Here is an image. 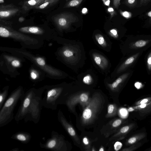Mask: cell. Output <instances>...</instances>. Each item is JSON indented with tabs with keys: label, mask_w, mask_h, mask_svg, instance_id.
Returning a JSON list of instances; mask_svg holds the SVG:
<instances>
[{
	"label": "cell",
	"mask_w": 151,
	"mask_h": 151,
	"mask_svg": "<svg viewBox=\"0 0 151 151\" xmlns=\"http://www.w3.org/2000/svg\"><path fill=\"white\" fill-rule=\"evenodd\" d=\"M52 20L58 29L62 30L68 28L71 24L77 21L78 18L72 14L65 12L55 15Z\"/></svg>",
	"instance_id": "9c48e42d"
},
{
	"label": "cell",
	"mask_w": 151,
	"mask_h": 151,
	"mask_svg": "<svg viewBox=\"0 0 151 151\" xmlns=\"http://www.w3.org/2000/svg\"><path fill=\"white\" fill-rule=\"evenodd\" d=\"M134 124H131L122 127L116 134L110 139L111 140L116 139H120L128 133L134 127Z\"/></svg>",
	"instance_id": "2e32d148"
},
{
	"label": "cell",
	"mask_w": 151,
	"mask_h": 151,
	"mask_svg": "<svg viewBox=\"0 0 151 151\" xmlns=\"http://www.w3.org/2000/svg\"><path fill=\"white\" fill-rule=\"evenodd\" d=\"M122 120L121 119H117L115 120L112 123V126L113 127L116 128L118 127L122 124Z\"/></svg>",
	"instance_id": "1f68e13d"
},
{
	"label": "cell",
	"mask_w": 151,
	"mask_h": 151,
	"mask_svg": "<svg viewBox=\"0 0 151 151\" xmlns=\"http://www.w3.org/2000/svg\"><path fill=\"white\" fill-rule=\"evenodd\" d=\"M54 0H58V1H59V0H45L44 2H47V1H54Z\"/></svg>",
	"instance_id": "816d5d0a"
},
{
	"label": "cell",
	"mask_w": 151,
	"mask_h": 151,
	"mask_svg": "<svg viewBox=\"0 0 151 151\" xmlns=\"http://www.w3.org/2000/svg\"><path fill=\"white\" fill-rule=\"evenodd\" d=\"M151 101V97L145 98L137 101L135 104V105H138L142 104L147 103Z\"/></svg>",
	"instance_id": "4dcf8cb0"
},
{
	"label": "cell",
	"mask_w": 151,
	"mask_h": 151,
	"mask_svg": "<svg viewBox=\"0 0 151 151\" xmlns=\"http://www.w3.org/2000/svg\"><path fill=\"white\" fill-rule=\"evenodd\" d=\"M104 4L107 6H109L110 4V0H102Z\"/></svg>",
	"instance_id": "60d3db41"
},
{
	"label": "cell",
	"mask_w": 151,
	"mask_h": 151,
	"mask_svg": "<svg viewBox=\"0 0 151 151\" xmlns=\"http://www.w3.org/2000/svg\"><path fill=\"white\" fill-rule=\"evenodd\" d=\"M11 138L18 140L23 144H27L31 140L32 136L31 134L27 132L20 131L13 134Z\"/></svg>",
	"instance_id": "7c38bea8"
},
{
	"label": "cell",
	"mask_w": 151,
	"mask_h": 151,
	"mask_svg": "<svg viewBox=\"0 0 151 151\" xmlns=\"http://www.w3.org/2000/svg\"><path fill=\"white\" fill-rule=\"evenodd\" d=\"M10 51L14 52L15 53L19 54L29 59L47 74L52 76L59 77L62 75V73L60 71L48 65L44 59L42 58L35 56L24 50L15 49Z\"/></svg>",
	"instance_id": "52a82bcc"
},
{
	"label": "cell",
	"mask_w": 151,
	"mask_h": 151,
	"mask_svg": "<svg viewBox=\"0 0 151 151\" xmlns=\"http://www.w3.org/2000/svg\"><path fill=\"white\" fill-rule=\"evenodd\" d=\"M30 76L32 79L35 81L38 79L39 75L37 71L34 70H32L30 72Z\"/></svg>",
	"instance_id": "f546056e"
},
{
	"label": "cell",
	"mask_w": 151,
	"mask_h": 151,
	"mask_svg": "<svg viewBox=\"0 0 151 151\" xmlns=\"http://www.w3.org/2000/svg\"><path fill=\"white\" fill-rule=\"evenodd\" d=\"M45 96L42 98L43 106L46 108L55 110L58 105L63 103L64 88L59 85L44 86Z\"/></svg>",
	"instance_id": "277c9868"
},
{
	"label": "cell",
	"mask_w": 151,
	"mask_h": 151,
	"mask_svg": "<svg viewBox=\"0 0 151 151\" xmlns=\"http://www.w3.org/2000/svg\"><path fill=\"white\" fill-rule=\"evenodd\" d=\"M25 19L24 17H20L18 19V21L20 22H23Z\"/></svg>",
	"instance_id": "f6af8a7d"
},
{
	"label": "cell",
	"mask_w": 151,
	"mask_h": 151,
	"mask_svg": "<svg viewBox=\"0 0 151 151\" xmlns=\"http://www.w3.org/2000/svg\"><path fill=\"white\" fill-rule=\"evenodd\" d=\"M4 58L9 63L11 66L14 68H19L21 65L20 60L17 58H15L7 55L4 56Z\"/></svg>",
	"instance_id": "7402d4cb"
},
{
	"label": "cell",
	"mask_w": 151,
	"mask_h": 151,
	"mask_svg": "<svg viewBox=\"0 0 151 151\" xmlns=\"http://www.w3.org/2000/svg\"><path fill=\"white\" fill-rule=\"evenodd\" d=\"M61 54L66 59H71L74 56V51L72 49L67 47H63L62 50Z\"/></svg>",
	"instance_id": "44dd1931"
},
{
	"label": "cell",
	"mask_w": 151,
	"mask_h": 151,
	"mask_svg": "<svg viewBox=\"0 0 151 151\" xmlns=\"http://www.w3.org/2000/svg\"><path fill=\"white\" fill-rule=\"evenodd\" d=\"M90 99L88 92H81L68 97L65 100V104L70 111L74 112L75 107L77 104H79L84 109L88 104Z\"/></svg>",
	"instance_id": "ba28073f"
},
{
	"label": "cell",
	"mask_w": 151,
	"mask_h": 151,
	"mask_svg": "<svg viewBox=\"0 0 151 151\" xmlns=\"http://www.w3.org/2000/svg\"><path fill=\"white\" fill-rule=\"evenodd\" d=\"M25 93L23 88L19 86L11 93L0 109V127L6 126L14 118V109L18 101L21 100Z\"/></svg>",
	"instance_id": "7a4b0ae2"
},
{
	"label": "cell",
	"mask_w": 151,
	"mask_h": 151,
	"mask_svg": "<svg viewBox=\"0 0 151 151\" xmlns=\"http://www.w3.org/2000/svg\"><path fill=\"white\" fill-rule=\"evenodd\" d=\"M93 79L91 76L90 74H87L83 77V82L86 84H91L92 81Z\"/></svg>",
	"instance_id": "83f0119b"
},
{
	"label": "cell",
	"mask_w": 151,
	"mask_h": 151,
	"mask_svg": "<svg viewBox=\"0 0 151 151\" xmlns=\"http://www.w3.org/2000/svg\"><path fill=\"white\" fill-rule=\"evenodd\" d=\"M4 0H0V3L1 4H3L4 2Z\"/></svg>",
	"instance_id": "f907efd6"
},
{
	"label": "cell",
	"mask_w": 151,
	"mask_h": 151,
	"mask_svg": "<svg viewBox=\"0 0 151 151\" xmlns=\"http://www.w3.org/2000/svg\"><path fill=\"white\" fill-rule=\"evenodd\" d=\"M148 63L149 65L151 64V57H150L147 60Z\"/></svg>",
	"instance_id": "bcb514c9"
},
{
	"label": "cell",
	"mask_w": 151,
	"mask_h": 151,
	"mask_svg": "<svg viewBox=\"0 0 151 151\" xmlns=\"http://www.w3.org/2000/svg\"><path fill=\"white\" fill-rule=\"evenodd\" d=\"M19 31L23 33L37 35H42L44 33L43 29L37 26H26L20 28Z\"/></svg>",
	"instance_id": "4fadbf2b"
},
{
	"label": "cell",
	"mask_w": 151,
	"mask_h": 151,
	"mask_svg": "<svg viewBox=\"0 0 151 151\" xmlns=\"http://www.w3.org/2000/svg\"><path fill=\"white\" fill-rule=\"evenodd\" d=\"M108 11L109 13L110 14L111 18L115 14V12L114 10V9L110 7L108 9Z\"/></svg>",
	"instance_id": "74e56055"
},
{
	"label": "cell",
	"mask_w": 151,
	"mask_h": 151,
	"mask_svg": "<svg viewBox=\"0 0 151 151\" xmlns=\"http://www.w3.org/2000/svg\"><path fill=\"white\" fill-rule=\"evenodd\" d=\"M147 15L148 17L151 18V11L148 12L147 14Z\"/></svg>",
	"instance_id": "c3c4849f"
},
{
	"label": "cell",
	"mask_w": 151,
	"mask_h": 151,
	"mask_svg": "<svg viewBox=\"0 0 151 151\" xmlns=\"http://www.w3.org/2000/svg\"><path fill=\"white\" fill-rule=\"evenodd\" d=\"M0 36L5 38H10L28 45L37 44L39 43L37 39L30 37L16 31L10 27L0 24Z\"/></svg>",
	"instance_id": "8992f818"
},
{
	"label": "cell",
	"mask_w": 151,
	"mask_h": 151,
	"mask_svg": "<svg viewBox=\"0 0 151 151\" xmlns=\"http://www.w3.org/2000/svg\"><path fill=\"white\" fill-rule=\"evenodd\" d=\"M117 107L115 104H109L108 107L106 117L109 118L115 116L117 113Z\"/></svg>",
	"instance_id": "603a6c76"
},
{
	"label": "cell",
	"mask_w": 151,
	"mask_h": 151,
	"mask_svg": "<svg viewBox=\"0 0 151 151\" xmlns=\"http://www.w3.org/2000/svg\"><path fill=\"white\" fill-rule=\"evenodd\" d=\"M88 12V11L87 8H84L82 10V13L83 14H86Z\"/></svg>",
	"instance_id": "7bdbcfd3"
},
{
	"label": "cell",
	"mask_w": 151,
	"mask_h": 151,
	"mask_svg": "<svg viewBox=\"0 0 151 151\" xmlns=\"http://www.w3.org/2000/svg\"><path fill=\"white\" fill-rule=\"evenodd\" d=\"M120 0H113V5L115 8L116 9L118 8L120 4Z\"/></svg>",
	"instance_id": "f35d334b"
},
{
	"label": "cell",
	"mask_w": 151,
	"mask_h": 151,
	"mask_svg": "<svg viewBox=\"0 0 151 151\" xmlns=\"http://www.w3.org/2000/svg\"><path fill=\"white\" fill-rule=\"evenodd\" d=\"M146 134L144 132L140 133L129 137L127 141L126 144L130 145L137 143L146 137Z\"/></svg>",
	"instance_id": "ac0fdd59"
},
{
	"label": "cell",
	"mask_w": 151,
	"mask_h": 151,
	"mask_svg": "<svg viewBox=\"0 0 151 151\" xmlns=\"http://www.w3.org/2000/svg\"><path fill=\"white\" fill-rule=\"evenodd\" d=\"M9 86H6L4 87L0 93V109H1L7 96L8 94Z\"/></svg>",
	"instance_id": "ffe728a7"
},
{
	"label": "cell",
	"mask_w": 151,
	"mask_h": 151,
	"mask_svg": "<svg viewBox=\"0 0 151 151\" xmlns=\"http://www.w3.org/2000/svg\"><path fill=\"white\" fill-rule=\"evenodd\" d=\"M134 60L133 57H131L128 59L125 62L124 64L125 65H128L133 62Z\"/></svg>",
	"instance_id": "ab89813d"
},
{
	"label": "cell",
	"mask_w": 151,
	"mask_h": 151,
	"mask_svg": "<svg viewBox=\"0 0 151 151\" xmlns=\"http://www.w3.org/2000/svg\"><path fill=\"white\" fill-rule=\"evenodd\" d=\"M129 108L132 109V111H136L142 114H147L151 111V101L144 104L135 105Z\"/></svg>",
	"instance_id": "e0dca14e"
},
{
	"label": "cell",
	"mask_w": 151,
	"mask_h": 151,
	"mask_svg": "<svg viewBox=\"0 0 151 151\" xmlns=\"http://www.w3.org/2000/svg\"><path fill=\"white\" fill-rule=\"evenodd\" d=\"M83 0H70L65 4L64 8L76 7L79 5Z\"/></svg>",
	"instance_id": "d4e9b609"
},
{
	"label": "cell",
	"mask_w": 151,
	"mask_h": 151,
	"mask_svg": "<svg viewBox=\"0 0 151 151\" xmlns=\"http://www.w3.org/2000/svg\"><path fill=\"white\" fill-rule=\"evenodd\" d=\"M58 119L68 134L78 144H81L80 139L72 126L67 121L62 111L59 110L58 113Z\"/></svg>",
	"instance_id": "30bf717a"
},
{
	"label": "cell",
	"mask_w": 151,
	"mask_h": 151,
	"mask_svg": "<svg viewBox=\"0 0 151 151\" xmlns=\"http://www.w3.org/2000/svg\"><path fill=\"white\" fill-rule=\"evenodd\" d=\"M92 56L95 63L101 69H104L107 68L108 62L104 56L96 53H93Z\"/></svg>",
	"instance_id": "5bb4252c"
},
{
	"label": "cell",
	"mask_w": 151,
	"mask_h": 151,
	"mask_svg": "<svg viewBox=\"0 0 151 151\" xmlns=\"http://www.w3.org/2000/svg\"><path fill=\"white\" fill-rule=\"evenodd\" d=\"M122 144L120 142H117L114 145V149L116 151L119 150L122 147Z\"/></svg>",
	"instance_id": "8d00e7d4"
},
{
	"label": "cell",
	"mask_w": 151,
	"mask_h": 151,
	"mask_svg": "<svg viewBox=\"0 0 151 151\" xmlns=\"http://www.w3.org/2000/svg\"><path fill=\"white\" fill-rule=\"evenodd\" d=\"M40 147L53 151H67L68 144L64 137L57 132L53 131L51 137L47 139L44 143L40 142Z\"/></svg>",
	"instance_id": "5b68a950"
},
{
	"label": "cell",
	"mask_w": 151,
	"mask_h": 151,
	"mask_svg": "<svg viewBox=\"0 0 151 151\" xmlns=\"http://www.w3.org/2000/svg\"><path fill=\"white\" fill-rule=\"evenodd\" d=\"M44 90V87L38 89L32 88L25 93L14 117L17 123L23 119L25 122L30 121L37 124L39 122L43 106L42 95Z\"/></svg>",
	"instance_id": "6da1fadb"
},
{
	"label": "cell",
	"mask_w": 151,
	"mask_h": 151,
	"mask_svg": "<svg viewBox=\"0 0 151 151\" xmlns=\"http://www.w3.org/2000/svg\"><path fill=\"white\" fill-rule=\"evenodd\" d=\"M141 84L139 82H136L135 84V86L137 88H139L141 87Z\"/></svg>",
	"instance_id": "ee69618b"
},
{
	"label": "cell",
	"mask_w": 151,
	"mask_h": 151,
	"mask_svg": "<svg viewBox=\"0 0 151 151\" xmlns=\"http://www.w3.org/2000/svg\"><path fill=\"white\" fill-rule=\"evenodd\" d=\"M104 150L103 147H101L99 150V151H104Z\"/></svg>",
	"instance_id": "681fc988"
},
{
	"label": "cell",
	"mask_w": 151,
	"mask_h": 151,
	"mask_svg": "<svg viewBox=\"0 0 151 151\" xmlns=\"http://www.w3.org/2000/svg\"><path fill=\"white\" fill-rule=\"evenodd\" d=\"M104 102L103 96L100 93H96L93 95L88 104L83 109L81 118L83 125L91 124L96 120Z\"/></svg>",
	"instance_id": "3957f363"
},
{
	"label": "cell",
	"mask_w": 151,
	"mask_h": 151,
	"mask_svg": "<svg viewBox=\"0 0 151 151\" xmlns=\"http://www.w3.org/2000/svg\"><path fill=\"white\" fill-rule=\"evenodd\" d=\"M141 143L140 142L137 143L132 145L131 146L124 148L122 150V151H133L135 150L141 146Z\"/></svg>",
	"instance_id": "4316f807"
},
{
	"label": "cell",
	"mask_w": 151,
	"mask_h": 151,
	"mask_svg": "<svg viewBox=\"0 0 151 151\" xmlns=\"http://www.w3.org/2000/svg\"><path fill=\"white\" fill-rule=\"evenodd\" d=\"M10 151H20V150H19L18 148H15L13 149L12 150Z\"/></svg>",
	"instance_id": "7dc6e473"
},
{
	"label": "cell",
	"mask_w": 151,
	"mask_h": 151,
	"mask_svg": "<svg viewBox=\"0 0 151 151\" xmlns=\"http://www.w3.org/2000/svg\"><path fill=\"white\" fill-rule=\"evenodd\" d=\"M121 14L127 19H129L132 16L131 14L128 12L127 11H120Z\"/></svg>",
	"instance_id": "836d02e7"
},
{
	"label": "cell",
	"mask_w": 151,
	"mask_h": 151,
	"mask_svg": "<svg viewBox=\"0 0 151 151\" xmlns=\"http://www.w3.org/2000/svg\"><path fill=\"white\" fill-rule=\"evenodd\" d=\"M83 143L85 147L86 150H90V142L88 138L86 137H84L83 139Z\"/></svg>",
	"instance_id": "f1b7e54d"
},
{
	"label": "cell",
	"mask_w": 151,
	"mask_h": 151,
	"mask_svg": "<svg viewBox=\"0 0 151 151\" xmlns=\"http://www.w3.org/2000/svg\"><path fill=\"white\" fill-rule=\"evenodd\" d=\"M137 1V0H127L126 3L129 6L132 7L135 4Z\"/></svg>",
	"instance_id": "d590c367"
},
{
	"label": "cell",
	"mask_w": 151,
	"mask_h": 151,
	"mask_svg": "<svg viewBox=\"0 0 151 151\" xmlns=\"http://www.w3.org/2000/svg\"><path fill=\"white\" fill-rule=\"evenodd\" d=\"M109 34L111 36L114 38H116L118 36L117 31L114 29H111L110 30Z\"/></svg>",
	"instance_id": "e575fe53"
},
{
	"label": "cell",
	"mask_w": 151,
	"mask_h": 151,
	"mask_svg": "<svg viewBox=\"0 0 151 151\" xmlns=\"http://www.w3.org/2000/svg\"><path fill=\"white\" fill-rule=\"evenodd\" d=\"M95 38L98 43L103 47H105L107 45L106 42L104 37L99 34H96L95 36Z\"/></svg>",
	"instance_id": "484cf974"
},
{
	"label": "cell",
	"mask_w": 151,
	"mask_h": 151,
	"mask_svg": "<svg viewBox=\"0 0 151 151\" xmlns=\"http://www.w3.org/2000/svg\"><path fill=\"white\" fill-rule=\"evenodd\" d=\"M146 44V41L143 40H140L136 42L135 45L137 47H141L144 46Z\"/></svg>",
	"instance_id": "d6a6232c"
},
{
	"label": "cell",
	"mask_w": 151,
	"mask_h": 151,
	"mask_svg": "<svg viewBox=\"0 0 151 151\" xmlns=\"http://www.w3.org/2000/svg\"></svg>",
	"instance_id": "f5cc1de1"
},
{
	"label": "cell",
	"mask_w": 151,
	"mask_h": 151,
	"mask_svg": "<svg viewBox=\"0 0 151 151\" xmlns=\"http://www.w3.org/2000/svg\"><path fill=\"white\" fill-rule=\"evenodd\" d=\"M124 76H120L112 83H108L107 84L108 86L111 91H117L118 90L120 85L124 80Z\"/></svg>",
	"instance_id": "d6986e66"
},
{
	"label": "cell",
	"mask_w": 151,
	"mask_h": 151,
	"mask_svg": "<svg viewBox=\"0 0 151 151\" xmlns=\"http://www.w3.org/2000/svg\"><path fill=\"white\" fill-rule=\"evenodd\" d=\"M19 7L13 4H1L0 6V19H8L14 16L20 12Z\"/></svg>",
	"instance_id": "8fae6325"
},
{
	"label": "cell",
	"mask_w": 151,
	"mask_h": 151,
	"mask_svg": "<svg viewBox=\"0 0 151 151\" xmlns=\"http://www.w3.org/2000/svg\"><path fill=\"white\" fill-rule=\"evenodd\" d=\"M58 1V0H54L44 2L40 6L35 7L34 9H44L55 4Z\"/></svg>",
	"instance_id": "cb8c5ba5"
},
{
	"label": "cell",
	"mask_w": 151,
	"mask_h": 151,
	"mask_svg": "<svg viewBox=\"0 0 151 151\" xmlns=\"http://www.w3.org/2000/svg\"><path fill=\"white\" fill-rule=\"evenodd\" d=\"M45 0H28L24 1L22 9L24 12H27L34 9L45 2Z\"/></svg>",
	"instance_id": "9a60e30c"
},
{
	"label": "cell",
	"mask_w": 151,
	"mask_h": 151,
	"mask_svg": "<svg viewBox=\"0 0 151 151\" xmlns=\"http://www.w3.org/2000/svg\"><path fill=\"white\" fill-rule=\"evenodd\" d=\"M151 0H140L141 5L146 4L149 2Z\"/></svg>",
	"instance_id": "b9f144b4"
}]
</instances>
